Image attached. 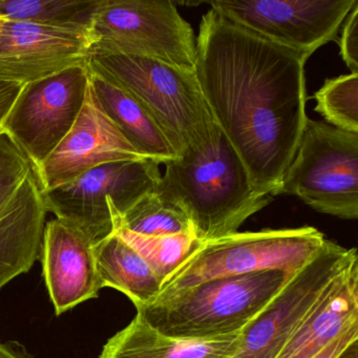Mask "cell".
I'll return each instance as SVG.
<instances>
[{
    "mask_svg": "<svg viewBox=\"0 0 358 358\" xmlns=\"http://www.w3.org/2000/svg\"><path fill=\"white\" fill-rule=\"evenodd\" d=\"M196 78L259 194H280L307 123L306 60L213 9L196 37Z\"/></svg>",
    "mask_w": 358,
    "mask_h": 358,
    "instance_id": "1",
    "label": "cell"
},
{
    "mask_svg": "<svg viewBox=\"0 0 358 358\" xmlns=\"http://www.w3.org/2000/svg\"><path fill=\"white\" fill-rule=\"evenodd\" d=\"M165 169L159 192L185 211L202 242L236 234L273 200L253 188L246 167L220 129L210 141L190 146Z\"/></svg>",
    "mask_w": 358,
    "mask_h": 358,
    "instance_id": "2",
    "label": "cell"
},
{
    "mask_svg": "<svg viewBox=\"0 0 358 358\" xmlns=\"http://www.w3.org/2000/svg\"><path fill=\"white\" fill-rule=\"evenodd\" d=\"M293 273L253 272L159 293L154 301L136 307V316L171 338L213 341L238 335L278 294Z\"/></svg>",
    "mask_w": 358,
    "mask_h": 358,
    "instance_id": "3",
    "label": "cell"
},
{
    "mask_svg": "<svg viewBox=\"0 0 358 358\" xmlns=\"http://www.w3.org/2000/svg\"><path fill=\"white\" fill-rule=\"evenodd\" d=\"M87 68L131 96L156 121L178 157L190 146L210 141L219 129L192 66L91 53Z\"/></svg>",
    "mask_w": 358,
    "mask_h": 358,
    "instance_id": "4",
    "label": "cell"
},
{
    "mask_svg": "<svg viewBox=\"0 0 358 358\" xmlns=\"http://www.w3.org/2000/svg\"><path fill=\"white\" fill-rule=\"evenodd\" d=\"M324 234L303 226L236 232L203 242L200 248L163 282L160 293L196 286L226 276L280 270L296 272L326 242Z\"/></svg>",
    "mask_w": 358,
    "mask_h": 358,
    "instance_id": "5",
    "label": "cell"
},
{
    "mask_svg": "<svg viewBox=\"0 0 358 358\" xmlns=\"http://www.w3.org/2000/svg\"><path fill=\"white\" fill-rule=\"evenodd\" d=\"M343 220L358 217V134L308 118L280 194Z\"/></svg>",
    "mask_w": 358,
    "mask_h": 358,
    "instance_id": "6",
    "label": "cell"
},
{
    "mask_svg": "<svg viewBox=\"0 0 358 358\" xmlns=\"http://www.w3.org/2000/svg\"><path fill=\"white\" fill-rule=\"evenodd\" d=\"M159 167L152 159L100 165L70 183L43 192L45 208L96 244L116 231L121 215L158 188Z\"/></svg>",
    "mask_w": 358,
    "mask_h": 358,
    "instance_id": "7",
    "label": "cell"
},
{
    "mask_svg": "<svg viewBox=\"0 0 358 358\" xmlns=\"http://www.w3.org/2000/svg\"><path fill=\"white\" fill-rule=\"evenodd\" d=\"M91 53L154 58L194 68L192 27L173 1L98 0L90 26Z\"/></svg>",
    "mask_w": 358,
    "mask_h": 358,
    "instance_id": "8",
    "label": "cell"
},
{
    "mask_svg": "<svg viewBox=\"0 0 358 358\" xmlns=\"http://www.w3.org/2000/svg\"><path fill=\"white\" fill-rule=\"evenodd\" d=\"M355 248L326 240L305 266L291 274L282 290L242 331L238 347L226 358H276L331 282L354 262Z\"/></svg>",
    "mask_w": 358,
    "mask_h": 358,
    "instance_id": "9",
    "label": "cell"
},
{
    "mask_svg": "<svg viewBox=\"0 0 358 358\" xmlns=\"http://www.w3.org/2000/svg\"><path fill=\"white\" fill-rule=\"evenodd\" d=\"M48 210L31 161L0 131V289L41 257Z\"/></svg>",
    "mask_w": 358,
    "mask_h": 358,
    "instance_id": "10",
    "label": "cell"
},
{
    "mask_svg": "<svg viewBox=\"0 0 358 358\" xmlns=\"http://www.w3.org/2000/svg\"><path fill=\"white\" fill-rule=\"evenodd\" d=\"M357 0H213L210 9L226 20L282 47L307 62L336 38Z\"/></svg>",
    "mask_w": 358,
    "mask_h": 358,
    "instance_id": "11",
    "label": "cell"
},
{
    "mask_svg": "<svg viewBox=\"0 0 358 358\" xmlns=\"http://www.w3.org/2000/svg\"><path fill=\"white\" fill-rule=\"evenodd\" d=\"M87 66L26 85L3 129L39 169L76 122L89 87Z\"/></svg>",
    "mask_w": 358,
    "mask_h": 358,
    "instance_id": "12",
    "label": "cell"
},
{
    "mask_svg": "<svg viewBox=\"0 0 358 358\" xmlns=\"http://www.w3.org/2000/svg\"><path fill=\"white\" fill-rule=\"evenodd\" d=\"M93 45L89 28L0 17V83L26 85L87 66Z\"/></svg>",
    "mask_w": 358,
    "mask_h": 358,
    "instance_id": "13",
    "label": "cell"
},
{
    "mask_svg": "<svg viewBox=\"0 0 358 358\" xmlns=\"http://www.w3.org/2000/svg\"><path fill=\"white\" fill-rule=\"evenodd\" d=\"M142 159L148 158L137 152L108 118L90 81L76 122L35 173L45 192L70 183L100 165Z\"/></svg>",
    "mask_w": 358,
    "mask_h": 358,
    "instance_id": "14",
    "label": "cell"
},
{
    "mask_svg": "<svg viewBox=\"0 0 358 358\" xmlns=\"http://www.w3.org/2000/svg\"><path fill=\"white\" fill-rule=\"evenodd\" d=\"M43 276L57 315L101 290L95 243L74 226L54 219L45 224L41 245Z\"/></svg>",
    "mask_w": 358,
    "mask_h": 358,
    "instance_id": "15",
    "label": "cell"
},
{
    "mask_svg": "<svg viewBox=\"0 0 358 358\" xmlns=\"http://www.w3.org/2000/svg\"><path fill=\"white\" fill-rule=\"evenodd\" d=\"M355 324H358V261L331 282L276 358H313Z\"/></svg>",
    "mask_w": 358,
    "mask_h": 358,
    "instance_id": "16",
    "label": "cell"
},
{
    "mask_svg": "<svg viewBox=\"0 0 358 358\" xmlns=\"http://www.w3.org/2000/svg\"><path fill=\"white\" fill-rule=\"evenodd\" d=\"M240 334L213 341L171 338L135 316L108 339L100 358H226L238 347Z\"/></svg>",
    "mask_w": 358,
    "mask_h": 358,
    "instance_id": "17",
    "label": "cell"
},
{
    "mask_svg": "<svg viewBox=\"0 0 358 358\" xmlns=\"http://www.w3.org/2000/svg\"><path fill=\"white\" fill-rule=\"evenodd\" d=\"M89 74L104 113L140 155L160 165L177 158V152L162 129L131 96L103 77L91 71Z\"/></svg>",
    "mask_w": 358,
    "mask_h": 358,
    "instance_id": "18",
    "label": "cell"
},
{
    "mask_svg": "<svg viewBox=\"0 0 358 358\" xmlns=\"http://www.w3.org/2000/svg\"><path fill=\"white\" fill-rule=\"evenodd\" d=\"M95 255L102 288L124 293L135 307L158 296L162 282L142 255L116 231L96 243Z\"/></svg>",
    "mask_w": 358,
    "mask_h": 358,
    "instance_id": "19",
    "label": "cell"
},
{
    "mask_svg": "<svg viewBox=\"0 0 358 358\" xmlns=\"http://www.w3.org/2000/svg\"><path fill=\"white\" fill-rule=\"evenodd\" d=\"M118 229L146 236H194L192 222L185 211L161 194L158 188L119 217Z\"/></svg>",
    "mask_w": 358,
    "mask_h": 358,
    "instance_id": "20",
    "label": "cell"
},
{
    "mask_svg": "<svg viewBox=\"0 0 358 358\" xmlns=\"http://www.w3.org/2000/svg\"><path fill=\"white\" fill-rule=\"evenodd\" d=\"M98 0H0V17L59 27L91 26Z\"/></svg>",
    "mask_w": 358,
    "mask_h": 358,
    "instance_id": "21",
    "label": "cell"
},
{
    "mask_svg": "<svg viewBox=\"0 0 358 358\" xmlns=\"http://www.w3.org/2000/svg\"><path fill=\"white\" fill-rule=\"evenodd\" d=\"M116 232L142 255L162 284L203 243L192 234L146 236L124 229Z\"/></svg>",
    "mask_w": 358,
    "mask_h": 358,
    "instance_id": "22",
    "label": "cell"
},
{
    "mask_svg": "<svg viewBox=\"0 0 358 358\" xmlns=\"http://www.w3.org/2000/svg\"><path fill=\"white\" fill-rule=\"evenodd\" d=\"M314 110L324 117L329 125L358 134V74L341 75L327 79L315 92Z\"/></svg>",
    "mask_w": 358,
    "mask_h": 358,
    "instance_id": "23",
    "label": "cell"
},
{
    "mask_svg": "<svg viewBox=\"0 0 358 358\" xmlns=\"http://www.w3.org/2000/svg\"><path fill=\"white\" fill-rule=\"evenodd\" d=\"M338 47L345 66L351 73L358 74V3L345 18Z\"/></svg>",
    "mask_w": 358,
    "mask_h": 358,
    "instance_id": "24",
    "label": "cell"
},
{
    "mask_svg": "<svg viewBox=\"0 0 358 358\" xmlns=\"http://www.w3.org/2000/svg\"><path fill=\"white\" fill-rule=\"evenodd\" d=\"M358 339V324H353L343 334L331 341L313 358H336L352 341Z\"/></svg>",
    "mask_w": 358,
    "mask_h": 358,
    "instance_id": "25",
    "label": "cell"
},
{
    "mask_svg": "<svg viewBox=\"0 0 358 358\" xmlns=\"http://www.w3.org/2000/svg\"><path fill=\"white\" fill-rule=\"evenodd\" d=\"M24 85L14 83H0V131L3 129L6 117L15 103Z\"/></svg>",
    "mask_w": 358,
    "mask_h": 358,
    "instance_id": "26",
    "label": "cell"
},
{
    "mask_svg": "<svg viewBox=\"0 0 358 358\" xmlns=\"http://www.w3.org/2000/svg\"><path fill=\"white\" fill-rule=\"evenodd\" d=\"M0 358H32L24 349L13 347L10 343H0Z\"/></svg>",
    "mask_w": 358,
    "mask_h": 358,
    "instance_id": "27",
    "label": "cell"
},
{
    "mask_svg": "<svg viewBox=\"0 0 358 358\" xmlns=\"http://www.w3.org/2000/svg\"><path fill=\"white\" fill-rule=\"evenodd\" d=\"M336 358H358V339L352 341Z\"/></svg>",
    "mask_w": 358,
    "mask_h": 358,
    "instance_id": "28",
    "label": "cell"
}]
</instances>
